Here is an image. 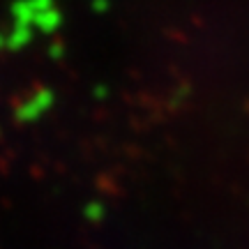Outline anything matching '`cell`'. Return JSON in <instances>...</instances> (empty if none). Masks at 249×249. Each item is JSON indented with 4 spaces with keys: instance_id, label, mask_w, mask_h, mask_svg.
Wrapping results in <instances>:
<instances>
[{
    "instance_id": "1",
    "label": "cell",
    "mask_w": 249,
    "mask_h": 249,
    "mask_svg": "<svg viewBox=\"0 0 249 249\" xmlns=\"http://www.w3.org/2000/svg\"><path fill=\"white\" fill-rule=\"evenodd\" d=\"M51 107H53V95H51L49 90H42V92L33 95L28 102H23V104L18 107L17 116L21 118V120H35V118H39Z\"/></svg>"
},
{
    "instance_id": "5",
    "label": "cell",
    "mask_w": 249,
    "mask_h": 249,
    "mask_svg": "<svg viewBox=\"0 0 249 249\" xmlns=\"http://www.w3.org/2000/svg\"><path fill=\"white\" fill-rule=\"evenodd\" d=\"M33 2V7H35V12L39 14V12H46V9H53V0H30Z\"/></svg>"
},
{
    "instance_id": "3",
    "label": "cell",
    "mask_w": 249,
    "mask_h": 249,
    "mask_svg": "<svg viewBox=\"0 0 249 249\" xmlns=\"http://www.w3.org/2000/svg\"><path fill=\"white\" fill-rule=\"evenodd\" d=\"M35 26L42 30V33H53L55 28L60 26V14L58 9H46V12H39L35 18Z\"/></svg>"
},
{
    "instance_id": "6",
    "label": "cell",
    "mask_w": 249,
    "mask_h": 249,
    "mask_svg": "<svg viewBox=\"0 0 249 249\" xmlns=\"http://www.w3.org/2000/svg\"><path fill=\"white\" fill-rule=\"evenodd\" d=\"M95 7H97V9H104V7H107V0H95Z\"/></svg>"
},
{
    "instance_id": "4",
    "label": "cell",
    "mask_w": 249,
    "mask_h": 249,
    "mask_svg": "<svg viewBox=\"0 0 249 249\" xmlns=\"http://www.w3.org/2000/svg\"><path fill=\"white\" fill-rule=\"evenodd\" d=\"M33 26H17L14 23V30H12V35H9V46L12 49H21V46H26L30 42V35H33Z\"/></svg>"
},
{
    "instance_id": "2",
    "label": "cell",
    "mask_w": 249,
    "mask_h": 249,
    "mask_svg": "<svg viewBox=\"0 0 249 249\" xmlns=\"http://www.w3.org/2000/svg\"><path fill=\"white\" fill-rule=\"evenodd\" d=\"M14 18H17V26H35L37 12L33 7L30 0H18L14 5Z\"/></svg>"
}]
</instances>
